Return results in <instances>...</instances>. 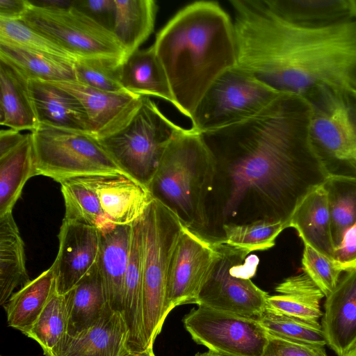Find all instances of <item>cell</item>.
Listing matches in <instances>:
<instances>
[{
  "label": "cell",
  "instance_id": "cell-5",
  "mask_svg": "<svg viewBox=\"0 0 356 356\" xmlns=\"http://www.w3.org/2000/svg\"><path fill=\"white\" fill-rule=\"evenodd\" d=\"M143 316L147 348H153L168 315L167 287L172 257L183 223L177 216L152 200L143 216Z\"/></svg>",
  "mask_w": 356,
  "mask_h": 356
},
{
  "label": "cell",
  "instance_id": "cell-7",
  "mask_svg": "<svg viewBox=\"0 0 356 356\" xmlns=\"http://www.w3.org/2000/svg\"><path fill=\"white\" fill-rule=\"evenodd\" d=\"M310 136L328 175L356 177V99L325 86L308 92Z\"/></svg>",
  "mask_w": 356,
  "mask_h": 356
},
{
  "label": "cell",
  "instance_id": "cell-39",
  "mask_svg": "<svg viewBox=\"0 0 356 356\" xmlns=\"http://www.w3.org/2000/svg\"><path fill=\"white\" fill-rule=\"evenodd\" d=\"M0 42L67 58H75L57 43L22 20L0 19Z\"/></svg>",
  "mask_w": 356,
  "mask_h": 356
},
{
  "label": "cell",
  "instance_id": "cell-4",
  "mask_svg": "<svg viewBox=\"0 0 356 356\" xmlns=\"http://www.w3.org/2000/svg\"><path fill=\"white\" fill-rule=\"evenodd\" d=\"M215 164L200 133L182 128L172 138L147 189L189 229L205 236L207 202Z\"/></svg>",
  "mask_w": 356,
  "mask_h": 356
},
{
  "label": "cell",
  "instance_id": "cell-8",
  "mask_svg": "<svg viewBox=\"0 0 356 356\" xmlns=\"http://www.w3.org/2000/svg\"><path fill=\"white\" fill-rule=\"evenodd\" d=\"M213 242L216 257L196 305L258 319L267 307L269 296L251 280L259 258L223 240Z\"/></svg>",
  "mask_w": 356,
  "mask_h": 356
},
{
  "label": "cell",
  "instance_id": "cell-9",
  "mask_svg": "<svg viewBox=\"0 0 356 356\" xmlns=\"http://www.w3.org/2000/svg\"><path fill=\"white\" fill-rule=\"evenodd\" d=\"M37 175L63 180L122 172L92 134L39 124L31 132Z\"/></svg>",
  "mask_w": 356,
  "mask_h": 356
},
{
  "label": "cell",
  "instance_id": "cell-38",
  "mask_svg": "<svg viewBox=\"0 0 356 356\" xmlns=\"http://www.w3.org/2000/svg\"><path fill=\"white\" fill-rule=\"evenodd\" d=\"M122 61L110 56L76 58L74 60L76 81L104 91H124L120 81Z\"/></svg>",
  "mask_w": 356,
  "mask_h": 356
},
{
  "label": "cell",
  "instance_id": "cell-3",
  "mask_svg": "<svg viewBox=\"0 0 356 356\" xmlns=\"http://www.w3.org/2000/svg\"><path fill=\"white\" fill-rule=\"evenodd\" d=\"M153 46L174 106L189 119L213 82L237 64L234 22L216 1H195L181 8L159 31Z\"/></svg>",
  "mask_w": 356,
  "mask_h": 356
},
{
  "label": "cell",
  "instance_id": "cell-48",
  "mask_svg": "<svg viewBox=\"0 0 356 356\" xmlns=\"http://www.w3.org/2000/svg\"><path fill=\"white\" fill-rule=\"evenodd\" d=\"M351 17L356 19V0H350Z\"/></svg>",
  "mask_w": 356,
  "mask_h": 356
},
{
  "label": "cell",
  "instance_id": "cell-42",
  "mask_svg": "<svg viewBox=\"0 0 356 356\" xmlns=\"http://www.w3.org/2000/svg\"><path fill=\"white\" fill-rule=\"evenodd\" d=\"M332 259L341 272L356 270V223L346 232Z\"/></svg>",
  "mask_w": 356,
  "mask_h": 356
},
{
  "label": "cell",
  "instance_id": "cell-45",
  "mask_svg": "<svg viewBox=\"0 0 356 356\" xmlns=\"http://www.w3.org/2000/svg\"><path fill=\"white\" fill-rule=\"evenodd\" d=\"M26 134L13 129H1L0 131V156L16 147L25 138Z\"/></svg>",
  "mask_w": 356,
  "mask_h": 356
},
{
  "label": "cell",
  "instance_id": "cell-33",
  "mask_svg": "<svg viewBox=\"0 0 356 356\" xmlns=\"http://www.w3.org/2000/svg\"><path fill=\"white\" fill-rule=\"evenodd\" d=\"M326 193L334 248L356 223V177L329 175L322 184Z\"/></svg>",
  "mask_w": 356,
  "mask_h": 356
},
{
  "label": "cell",
  "instance_id": "cell-20",
  "mask_svg": "<svg viewBox=\"0 0 356 356\" xmlns=\"http://www.w3.org/2000/svg\"><path fill=\"white\" fill-rule=\"evenodd\" d=\"M143 216L132 224L130 252L123 288L122 315L129 330L128 347L131 353H140L148 349L143 316Z\"/></svg>",
  "mask_w": 356,
  "mask_h": 356
},
{
  "label": "cell",
  "instance_id": "cell-23",
  "mask_svg": "<svg viewBox=\"0 0 356 356\" xmlns=\"http://www.w3.org/2000/svg\"><path fill=\"white\" fill-rule=\"evenodd\" d=\"M286 227L294 228L304 245L332 259L335 248L327 196L322 185L301 200L289 218Z\"/></svg>",
  "mask_w": 356,
  "mask_h": 356
},
{
  "label": "cell",
  "instance_id": "cell-25",
  "mask_svg": "<svg viewBox=\"0 0 356 356\" xmlns=\"http://www.w3.org/2000/svg\"><path fill=\"white\" fill-rule=\"evenodd\" d=\"M64 296L68 312L67 334L76 335L101 318L110 307L97 261Z\"/></svg>",
  "mask_w": 356,
  "mask_h": 356
},
{
  "label": "cell",
  "instance_id": "cell-37",
  "mask_svg": "<svg viewBox=\"0 0 356 356\" xmlns=\"http://www.w3.org/2000/svg\"><path fill=\"white\" fill-rule=\"evenodd\" d=\"M268 333L289 341L325 346V334L319 323L294 318L268 307L258 318Z\"/></svg>",
  "mask_w": 356,
  "mask_h": 356
},
{
  "label": "cell",
  "instance_id": "cell-46",
  "mask_svg": "<svg viewBox=\"0 0 356 356\" xmlns=\"http://www.w3.org/2000/svg\"><path fill=\"white\" fill-rule=\"evenodd\" d=\"M127 356H156L154 353L153 348H149L140 353H131Z\"/></svg>",
  "mask_w": 356,
  "mask_h": 356
},
{
  "label": "cell",
  "instance_id": "cell-49",
  "mask_svg": "<svg viewBox=\"0 0 356 356\" xmlns=\"http://www.w3.org/2000/svg\"><path fill=\"white\" fill-rule=\"evenodd\" d=\"M344 356H356V344Z\"/></svg>",
  "mask_w": 356,
  "mask_h": 356
},
{
  "label": "cell",
  "instance_id": "cell-29",
  "mask_svg": "<svg viewBox=\"0 0 356 356\" xmlns=\"http://www.w3.org/2000/svg\"><path fill=\"white\" fill-rule=\"evenodd\" d=\"M0 58L31 80L50 83L76 81L73 59L1 42Z\"/></svg>",
  "mask_w": 356,
  "mask_h": 356
},
{
  "label": "cell",
  "instance_id": "cell-30",
  "mask_svg": "<svg viewBox=\"0 0 356 356\" xmlns=\"http://www.w3.org/2000/svg\"><path fill=\"white\" fill-rule=\"evenodd\" d=\"M36 175L33 142L30 133L16 147L0 156V217L13 211L25 184Z\"/></svg>",
  "mask_w": 356,
  "mask_h": 356
},
{
  "label": "cell",
  "instance_id": "cell-36",
  "mask_svg": "<svg viewBox=\"0 0 356 356\" xmlns=\"http://www.w3.org/2000/svg\"><path fill=\"white\" fill-rule=\"evenodd\" d=\"M286 228L285 222L265 220L228 224L222 227L219 240L250 253L273 248L278 235Z\"/></svg>",
  "mask_w": 356,
  "mask_h": 356
},
{
  "label": "cell",
  "instance_id": "cell-11",
  "mask_svg": "<svg viewBox=\"0 0 356 356\" xmlns=\"http://www.w3.org/2000/svg\"><path fill=\"white\" fill-rule=\"evenodd\" d=\"M21 20L74 58L110 56L124 60L127 56L113 31L74 6L73 1L67 7L32 2Z\"/></svg>",
  "mask_w": 356,
  "mask_h": 356
},
{
  "label": "cell",
  "instance_id": "cell-12",
  "mask_svg": "<svg viewBox=\"0 0 356 356\" xmlns=\"http://www.w3.org/2000/svg\"><path fill=\"white\" fill-rule=\"evenodd\" d=\"M182 322L196 343L229 356H262L268 340L258 319L202 305L191 309Z\"/></svg>",
  "mask_w": 356,
  "mask_h": 356
},
{
  "label": "cell",
  "instance_id": "cell-14",
  "mask_svg": "<svg viewBox=\"0 0 356 356\" xmlns=\"http://www.w3.org/2000/svg\"><path fill=\"white\" fill-rule=\"evenodd\" d=\"M58 238V251L52 266L56 291L65 295L97 261L99 229L63 220Z\"/></svg>",
  "mask_w": 356,
  "mask_h": 356
},
{
  "label": "cell",
  "instance_id": "cell-24",
  "mask_svg": "<svg viewBox=\"0 0 356 356\" xmlns=\"http://www.w3.org/2000/svg\"><path fill=\"white\" fill-rule=\"evenodd\" d=\"M120 81L124 90L141 97H156L173 106L170 83L153 45L137 49L121 65Z\"/></svg>",
  "mask_w": 356,
  "mask_h": 356
},
{
  "label": "cell",
  "instance_id": "cell-27",
  "mask_svg": "<svg viewBox=\"0 0 356 356\" xmlns=\"http://www.w3.org/2000/svg\"><path fill=\"white\" fill-rule=\"evenodd\" d=\"M25 246L13 211L0 217V304L3 306L13 294L29 283Z\"/></svg>",
  "mask_w": 356,
  "mask_h": 356
},
{
  "label": "cell",
  "instance_id": "cell-18",
  "mask_svg": "<svg viewBox=\"0 0 356 356\" xmlns=\"http://www.w3.org/2000/svg\"><path fill=\"white\" fill-rule=\"evenodd\" d=\"M97 263L102 275L108 306L123 312V288L132 233L131 225L108 222L99 228Z\"/></svg>",
  "mask_w": 356,
  "mask_h": 356
},
{
  "label": "cell",
  "instance_id": "cell-43",
  "mask_svg": "<svg viewBox=\"0 0 356 356\" xmlns=\"http://www.w3.org/2000/svg\"><path fill=\"white\" fill-rule=\"evenodd\" d=\"M73 6L112 31L114 0L73 1Z\"/></svg>",
  "mask_w": 356,
  "mask_h": 356
},
{
  "label": "cell",
  "instance_id": "cell-19",
  "mask_svg": "<svg viewBox=\"0 0 356 356\" xmlns=\"http://www.w3.org/2000/svg\"><path fill=\"white\" fill-rule=\"evenodd\" d=\"M321 326L327 345L338 356L356 344V270L346 273L326 297Z\"/></svg>",
  "mask_w": 356,
  "mask_h": 356
},
{
  "label": "cell",
  "instance_id": "cell-2",
  "mask_svg": "<svg viewBox=\"0 0 356 356\" xmlns=\"http://www.w3.org/2000/svg\"><path fill=\"white\" fill-rule=\"evenodd\" d=\"M237 65L281 93L320 86L356 99V19L321 26L288 23L263 0H231Z\"/></svg>",
  "mask_w": 356,
  "mask_h": 356
},
{
  "label": "cell",
  "instance_id": "cell-31",
  "mask_svg": "<svg viewBox=\"0 0 356 356\" xmlns=\"http://www.w3.org/2000/svg\"><path fill=\"white\" fill-rule=\"evenodd\" d=\"M281 19L300 26H321L351 17L350 0H263Z\"/></svg>",
  "mask_w": 356,
  "mask_h": 356
},
{
  "label": "cell",
  "instance_id": "cell-6",
  "mask_svg": "<svg viewBox=\"0 0 356 356\" xmlns=\"http://www.w3.org/2000/svg\"><path fill=\"white\" fill-rule=\"evenodd\" d=\"M159 108L149 97L129 121L113 134L99 139L120 169L147 187L170 143L182 129Z\"/></svg>",
  "mask_w": 356,
  "mask_h": 356
},
{
  "label": "cell",
  "instance_id": "cell-13",
  "mask_svg": "<svg viewBox=\"0 0 356 356\" xmlns=\"http://www.w3.org/2000/svg\"><path fill=\"white\" fill-rule=\"evenodd\" d=\"M216 254L213 241L183 225L169 270L168 314L177 306L196 304Z\"/></svg>",
  "mask_w": 356,
  "mask_h": 356
},
{
  "label": "cell",
  "instance_id": "cell-10",
  "mask_svg": "<svg viewBox=\"0 0 356 356\" xmlns=\"http://www.w3.org/2000/svg\"><path fill=\"white\" fill-rule=\"evenodd\" d=\"M280 93L236 65L207 89L190 119L191 128L202 134L243 122L262 111Z\"/></svg>",
  "mask_w": 356,
  "mask_h": 356
},
{
  "label": "cell",
  "instance_id": "cell-26",
  "mask_svg": "<svg viewBox=\"0 0 356 356\" xmlns=\"http://www.w3.org/2000/svg\"><path fill=\"white\" fill-rule=\"evenodd\" d=\"M277 295L268 296L267 307L303 321L319 323L323 316L321 289L305 273L289 277L276 287Z\"/></svg>",
  "mask_w": 356,
  "mask_h": 356
},
{
  "label": "cell",
  "instance_id": "cell-41",
  "mask_svg": "<svg viewBox=\"0 0 356 356\" xmlns=\"http://www.w3.org/2000/svg\"><path fill=\"white\" fill-rule=\"evenodd\" d=\"M262 356H327L325 346L289 341L268 333Z\"/></svg>",
  "mask_w": 356,
  "mask_h": 356
},
{
  "label": "cell",
  "instance_id": "cell-47",
  "mask_svg": "<svg viewBox=\"0 0 356 356\" xmlns=\"http://www.w3.org/2000/svg\"><path fill=\"white\" fill-rule=\"evenodd\" d=\"M195 356H229L227 355H223L220 353H218L213 351L209 350L207 352L203 353H197Z\"/></svg>",
  "mask_w": 356,
  "mask_h": 356
},
{
  "label": "cell",
  "instance_id": "cell-21",
  "mask_svg": "<svg viewBox=\"0 0 356 356\" xmlns=\"http://www.w3.org/2000/svg\"><path fill=\"white\" fill-rule=\"evenodd\" d=\"M29 87L39 124L92 134L86 111L74 95L50 82L29 79Z\"/></svg>",
  "mask_w": 356,
  "mask_h": 356
},
{
  "label": "cell",
  "instance_id": "cell-35",
  "mask_svg": "<svg viewBox=\"0 0 356 356\" xmlns=\"http://www.w3.org/2000/svg\"><path fill=\"white\" fill-rule=\"evenodd\" d=\"M68 312L64 295L55 289L42 312L24 334L35 340L44 355L49 353L67 333Z\"/></svg>",
  "mask_w": 356,
  "mask_h": 356
},
{
  "label": "cell",
  "instance_id": "cell-32",
  "mask_svg": "<svg viewBox=\"0 0 356 356\" xmlns=\"http://www.w3.org/2000/svg\"><path fill=\"white\" fill-rule=\"evenodd\" d=\"M56 289L53 266L14 293L3 306L10 327L25 334Z\"/></svg>",
  "mask_w": 356,
  "mask_h": 356
},
{
  "label": "cell",
  "instance_id": "cell-22",
  "mask_svg": "<svg viewBox=\"0 0 356 356\" xmlns=\"http://www.w3.org/2000/svg\"><path fill=\"white\" fill-rule=\"evenodd\" d=\"M0 123L19 131L39 125L32 101L29 79L0 58Z\"/></svg>",
  "mask_w": 356,
  "mask_h": 356
},
{
  "label": "cell",
  "instance_id": "cell-28",
  "mask_svg": "<svg viewBox=\"0 0 356 356\" xmlns=\"http://www.w3.org/2000/svg\"><path fill=\"white\" fill-rule=\"evenodd\" d=\"M156 12L157 5L153 0H114L112 31L127 56L150 35Z\"/></svg>",
  "mask_w": 356,
  "mask_h": 356
},
{
  "label": "cell",
  "instance_id": "cell-40",
  "mask_svg": "<svg viewBox=\"0 0 356 356\" xmlns=\"http://www.w3.org/2000/svg\"><path fill=\"white\" fill-rule=\"evenodd\" d=\"M302 264L306 273L321 289L325 297L336 288L342 273L332 259L308 245H304Z\"/></svg>",
  "mask_w": 356,
  "mask_h": 356
},
{
  "label": "cell",
  "instance_id": "cell-15",
  "mask_svg": "<svg viewBox=\"0 0 356 356\" xmlns=\"http://www.w3.org/2000/svg\"><path fill=\"white\" fill-rule=\"evenodd\" d=\"M95 192L106 218L115 225H131L153 200L147 188L123 172L79 177Z\"/></svg>",
  "mask_w": 356,
  "mask_h": 356
},
{
  "label": "cell",
  "instance_id": "cell-1",
  "mask_svg": "<svg viewBox=\"0 0 356 356\" xmlns=\"http://www.w3.org/2000/svg\"><path fill=\"white\" fill-rule=\"evenodd\" d=\"M312 107L280 93L254 117L200 134L215 164L204 237L218 241L228 224L283 222L329 175L311 140ZM287 228V227H286Z\"/></svg>",
  "mask_w": 356,
  "mask_h": 356
},
{
  "label": "cell",
  "instance_id": "cell-44",
  "mask_svg": "<svg viewBox=\"0 0 356 356\" xmlns=\"http://www.w3.org/2000/svg\"><path fill=\"white\" fill-rule=\"evenodd\" d=\"M31 5L28 0H0V19H22Z\"/></svg>",
  "mask_w": 356,
  "mask_h": 356
},
{
  "label": "cell",
  "instance_id": "cell-16",
  "mask_svg": "<svg viewBox=\"0 0 356 356\" xmlns=\"http://www.w3.org/2000/svg\"><path fill=\"white\" fill-rule=\"evenodd\" d=\"M76 97L90 120L92 134L98 139L123 127L140 105L142 97L127 91L108 92L76 81L54 83Z\"/></svg>",
  "mask_w": 356,
  "mask_h": 356
},
{
  "label": "cell",
  "instance_id": "cell-50",
  "mask_svg": "<svg viewBox=\"0 0 356 356\" xmlns=\"http://www.w3.org/2000/svg\"><path fill=\"white\" fill-rule=\"evenodd\" d=\"M1 356H3V355H1Z\"/></svg>",
  "mask_w": 356,
  "mask_h": 356
},
{
  "label": "cell",
  "instance_id": "cell-17",
  "mask_svg": "<svg viewBox=\"0 0 356 356\" xmlns=\"http://www.w3.org/2000/svg\"><path fill=\"white\" fill-rule=\"evenodd\" d=\"M128 339L123 315L108 307L95 325L74 336L66 334L45 356H127Z\"/></svg>",
  "mask_w": 356,
  "mask_h": 356
},
{
  "label": "cell",
  "instance_id": "cell-34",
  "mask_svg": "<svg viewBox=\"0 0 356 356\" xmlns=\"http://www.w3.org/2000/svg\"><path fill=\"white\" fill-rule=\"evenodd\" d=\"M60 184L65 208L63 220L97 229L111 222L104 213L95 192L80 177L63 180Z\"/></svg>",
  "mask_w": 356,
  "mask_h": 356
}]
</instances>
